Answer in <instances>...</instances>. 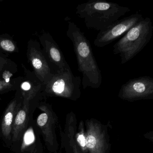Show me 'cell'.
Here are the masks:
<instances>
[{
	"instance_id": "cell-1",
	"label": "cell",
	"mask_w": 153,
	"mask_h": 153,
	"mask_svg": "<svg viewBox=\"0 0 153 153\" xmlns=\"http://www.w3.org/2000/svg\"><path fill=\"white\" fill-rule=\"evenodd\" d=\"M67 35L73 45L78 70L82 74L83 88H98L102 84V78L90 42L80 28L71 21H69Z\"/></svg>"
},
{
	"instance_id": "cell-2",
	"label": "cell",
	"mask_w": 153,
	"mask_h": 153,
	"mask_svg": "<svg viewBox=\"0 0 153 153\" xmlns=\"http://www.w3.org/2000/svg\"><path fill=\"white\" fill-rule=\"evenodd\" d=\"M130 11L127 7L102 0H90L79 4L76 9V14L88 28L99 32L108 28Z\"/></svg>"
},
{
	"instance_id": "cell-3",
	"label": "cell",
	"mask_w": 153,
	"mask_h": 153,
	"mask_svg": "<svg viewBox=\"0 0 153 153\" xmlns=\"http://www.w3.org/2000/svg\"><path fill=\"white\" fill-rule=\"evenodd\" d=\"M153 26L149 18H144L131 28L113 46L114 54L119 55L121 64L133 59L150 42Z\"/></svg>"
},
{
	"instance_id": "cell-4",
	"label": "cell",
	"mask_w": 153,
	"mask_h": 153,
	"mask_svg": "<svg viewBox=\"0 0 153 153\" xmlns=\"http://www.w3.org/2000/svg\"><path fill=\"white\" fill-rule=\"evenodd\" d=\"M143 19V16L137 12L117 20L104 31L99 32L94 41V45L99 48L108 45L117 38L124 35Z\"/></svg>"
},
{
	"instance_id": "cell-5",
	"label": "cell",
	"mask_w": 153,
	"mask_h": 153,
	"mask_svg": "<svg viewBox=\"0 0 153 153\" xmlns=\"http://www.w3.org/2000/svg\"><path fill=\"white\" fill-rule=\"evenodd\" d=\"M153 94V79L143 76L130 79L121 88L119 96L127 100L150 97Z\"/></svg>"
},
{
	"instance_id": "cell-6",
	"label": "cell",
	"mask_w": 153,
	"mask_h": 153,
	"mask_svg": "<svg viewBox=\"0 0 153 153\" xmlns=\"http://www.w3.org/2000/svg\"><path fill=\"white\" fill-rule=\"evenodd\" d=\"M60 73L52 86L53 92L56 94L69 98L78 96L82 83L80 77L74 76L71 68Z\"/></svg>"
},
{
	"instance_id": "cell-7",
	"label": "cell",
	"mask_w": 153,
	"mask_h": 153,
	"mask_svg": "<svg viewBox=\"0 0 153 153\" xmlns=\"http://www.w3.org/2000/svg\"><path fill=\"white\" fill-rule=\"evenodd\" d=\"M28 109V105L25 104L22 109L16 114L12 124V138L14 141H16L19 139L20 134L27 124Z\"/></svg>"
},
{
	"instance_id": "cell-8",
	"label": "cell",
	"mask_w": 153,
	"mask_h": 153,
	"mask_svg": "<svg viewBox=\"0 0 153 153\" xmlns=\"http://www.w3.org/2000/svg\"><path fill=\"white\" fill-rule=\"evenodd\" d=\"M16 103L12 102L9 105L4 113L1 123V131L3 136L10 139L12 133V124L15 115Z\"/></svg>"
},
{
	"instance_id": "cell-9",
	"label": "cell",
	"mask_w": 153,
	"mask_h": 153,
	"mask_svg": "<svg viewBox=\"0 0 153 153\" xmlns=\"http://www.w3.org/2000/svg\"><path fill=\"white\" fill-rule=\"evenodd\" d=\"M42 110L44 112L41 114L37 119V123L39 128L41 129L43 134L45 137L47 141L49 140L51 137V130H50V116L47 112V110L45 108H42Z\"/></svg>"
},
{
	"instance_id": "cell-10",
	"label": "cell",
	"mask_w": 153,
	"mask_h": 153,
	"mask_svg": "<svg viewBox=\"0 0 153 153\" xmlns=\"http://www.w3.org/2000/svg\"><path fill=\"white\" fill-rule=\"evenodd\" d=\"M96 138L93 135H89L86 138V146L90 149H94L96 146Z\"/></svg>"
},
{
	"instance_id": "cell-11",
	"label": "cell",
	"mask_w": 153,
	"mask_h": 153,
	"mask_svg": "<svg viewBox=\"0 0 153 153\" xmlns=\"http://www.w3.org/2000/svg\"><path fill=\"white\" fill-rule=\"evenodd\" d=\"M1 45L3 49L9 51H13L15 49V45L9 40H4L2 41L1 43Z\"/></svg>"
},
{
	"instance_id": "cell-12",
	"label": "cell",
	"mask_w": 153,
	"mask_h": 153,
	"mask_svg": "<svg viewBox=\"0 0 153 153\" xmlns=\"http://www.w3.org/2000/svg\"><path fill=\"white\" fill-rule=\"evenodd\" d=\"M77 141L81 146L83 147L86 146V138L83 134L79 135L77 137Z\"/></svg>"
},
{
	"instance_id": "cell-13",
	"label": "cell",
	"mask_w": 153,
	"mask_h": 153,
	"mask_svg": "<svg viewBox=\"0 0 153 153\" xmlns=\"http://www.w3.org/2000/svg\"><path fill=\"white\" fill-rule=\"evenodd\" d=\"M33 64L34 67L36 69H40L42 65L41 61L37 59H35L33 60Z\"/></svg>"
},
{
	"instance_id": "cell-14",
	"label": "cell",
	"mask_w": 153,
	"mask_h": 153,
	"mask_svg": "<svg viewBox=\"0 0 153 153\" xmlns=\"http://www.w3.org/2000/svg\"><path fill=\"white\" fill-rule=\"evenodd\" d=\"M12 74H10L9 71H5L3 73V77L6 80L7 83H8L10 81V77L12 76Z\"/></svg>"
},
{
	"instance_id": "cell-15",
	"label": "cell",
	"mask_w": 153,
	"mask_h": 153,
	"mask_svg": "<svg viewBox=\"0 0 153 153\" xmlns=\"http://www.w3.org/2000/svg\"><path fill=\"white\" fill-rule=\"evenodd\" d=\"M31 87L30 84L27 82H25L22 85V88L25 90H29Z\"/></svg>"
}]
</instances>
